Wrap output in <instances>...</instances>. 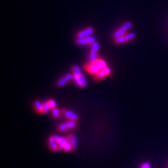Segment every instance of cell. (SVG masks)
I'll list each match as a JSON object with an SVG mask.
<instances>
[{
	"label": "cell",
	"instance_id": "cell-1",
	"mask_svg": "<svg viewBox=\"0 0 168 168\" xmlns=\"http://www.w3.org/2000/svg\"><path fill=\"white\" fill-rule=\"evenodd\" d=\"M107 62L102 59H98L95 61H90L84 65V69L89 73L95 75L97 74L102 69L105 68L107 66Z\"/></svg>",
	"mask_w": 168,
	"mask_h": 168
},
{
	"label": "cell",
	"instance_id": "cell-2",
	"mask_svg": "<svg viewBox=\"0 0 168 168\" xmlns=\"http://www.w3.org/2000/svg\"><path fill=\"white\" fill-rule=\"evenodd\" d=\"M72 72L73 74V80L80 87H85L87 86V81L83 76L81 68L78 65H74L72 67Z\"/></svg>",
	"mask_w": 168,
	"mask_h": 168
},
{
	"label": "cell",
	"instance_id": "cell-3",
	"mask_svg": "<svg viewBox=\"0 0 168 168\" xmlns=\"http://www.w3.org/2000/svg\"><path fill=\"white\" fill-rule=\"evenodd\" d=\"M111 69L110 68L109 66L107 65L105 68L102 69L101 70H100L98 72V73L94 75V80H103L105 77L110 76L111 73Z\"/></svg>",
	"mask_w": 168,
	"mask_h": 168
},
{
	"label": "cell",
	"instance_id": "cell-4",
	"mask_svg": "<svg viewBox=\"0 0 168 168\" xmlns=\"http://www.w3.org/2000/svg\"><path fill=\"white\" fill-rule=\"evenodd\" d=\"M94 32V29L91 27H86L85 29L80 30V32H78L76 34V38L77 39H82L92 36V34Z\"/></svg>",
	"mask_w": 168,
	"mask_h": 168
},
{
	"label": "cell",
	"instance_id": "cell-5",
	"mask_svg": "<svg viewBox=\"0 0 168 168\" xmlns=\"http://www.w3.org/2000/svg\"><path fill=\"white\" fill-rule=\"evenodd\" d=\"M73 80V74H72V73L65 74L64 76L60 78V79L58 80V82H57V86H58L59 87L64 86L66 83L70 82L71 80Z\"/></svg>",
	"mask_w": 168,
	"mask_h": 168
},
{
	"label": "cell",
	"instance_id": "cell-6",
	"mask_svg": "<svg viewBox=\"0 0 168 168\" xmlns=\"http://www.w3.org/2000/svg\"><path fill=\"white\" fill-rule=\"evenodd\" d=\"M62 115L64 118H67L69 120H72V121H77L78 120V115L72 111L66 109H62Z\"/></svg>",
	"mask_w": 168,
	"mask_h": 168
},
{
	"label": "cell",
	"instance_id": "cell-7",
	"mask_svg": "<svg viewBox=\"0 0 168 168\" xmlns=\"http://www.w3.org/2000/svg\"><path fill=\"white\" fill-rule=\"evenodd\" d=\"M94 42H96V38L94 36H90V37H87L85 38L76 39V43L78 45H87V44L91 45Z\"/></svg>",
	"mask_w": 168,
	"mask_h": 168
},
{
	"label": "cell",
	"instance_id": "cell-8",
	"mask_svg": "<svg viewBox=\"0 0 168 168\" xmlns=\"http://www.w3.org/2000/svg\"><path fill=\"white\" fill-rule=\"evenodd\" d=\"M48 146L51 151H58V142L55 140L53 136H51L48 139Z\"/></svg>",
	"mask_w": 168,
	"mask_h": 168
},
{
	"label": "cell",
	"instance_id": "cell-9",
	"mask_svg": "<svg viewBox=\"0 0 168 168\" xmlns=\"http://www.w3.org/2000/svg\"><path fill=\"white\" fill-rule=\"evenodd\" d=\"M66 138L68 139V141L69 142V143L72 146V147L74 150H76V149L77 146V139L76 138V136H73V135H69V136H66Z\"/></svg>",
	"mask_w": 168,
	"mask_h": 168
},
{
	"label": "cell",
	"instance_id": "cell-10",
	"mask_svg": "<svg viewBox=\"0 0 168 168\" xmlns=\"http://www.w3.org/2000/svg\"><path fill=\"white\" fill-rule=\"evenodd\" d=\"M43 105H44V103L42 102V101H40V100H35L34 102V109L38 113H42Z\"/></svg>",
	"mask_w": 168,
	"mask_h": 168
},
{
	"label": "cell",
	"instance_id": "cell-11",
	"mask_svg": "<svg viewBox=\"0 0 168 168\" xmlns=\"http://www.w3.org/2000/svg\"><path fill=\"white\" fill-rule=\"evenodd\" d=\"M66 124V126H67V128L68 130H72L75 129L77 127V123L76 121H72V120H69L65 122Z\"/></svg>",
	"mask_w": 168,
	"mask_h": 168
},
{
	"label": "cell",
	"instance_id": "cell-12",
	"mask_svg": "<svg viewBox=\"0 0 168 168\" xmlns=\"http://www.w3.org/2000/svg\"><path fill=\"white\" fill-rule=\"evenodd\" d=\"M125 31L124 30L122 29V28H119V29L116 30L114 33V34H113V37H114V38H120L121 36H124L125 34Z\"/></svg>",
	"mask_w": 168,
	"mask_h": 168
},
{
	"label": "cell",
	"instance_id": "cell-13",
	"mask_svg": "<svg viewBox=\"0 0 168 168\" xmlns=\"http://www.w3.org/2000/svg\"><path fill=\"white\" fill-rule=\"evenodd\" d=\"M62 115V111H61V110H59V108H53V109H51V115H52V117H53L55 119H58V118L60 117V115Z\"/></svg>",
	"mask_w": 168,
	"mask_h": 168
},
{
	"label": "cell",
	"instance_id": "cell-14",
	"mask_svg": "<svg viewBox=\"0 0 168 168\" xmlns=\"http://www.w3.org/2000/svg\"><path fill=\"white\" fill-rule=\"evenodd\" d=\"M136 34L133 32H131L129 34H125V42H129L132 41L133 39L136 38Z\"/></svg>",
	"mask_w": 168,
	"mask_h": 168
},
{
	"label": "cell",
	"instance_id": "cell-15",
	"mask_svg": "<svg viewBox=\"0 0 168 168\" xmlns=\"http://www.w3.org/2000/svg\"><path fill=\"white\" fill-rule=\"evenodd\" d=\"M99 50H100V44H99V43L96 42L94 44H91V47H90V51H94V52L98 53Z\"/></svg>",
	"mask_w": 168,
	"mask_h": 168
},
{
	"label": "cell",
	"instance_id": "cell-16",
	"mask_svg": "<svg viewBox=\"0 0 168 168\" xmlns=\"http://www.w3.org/2000/svg\"><path fill=\"white\" fill-rule=\"evenodd\" d=\"M131 27H132V22H130V21H127L125 24H122V26H121V28L124 30L125 32H127Z\"/></svg>",
	"mask_w": 168,
	"mask_h": 168
},
{
	"label": "cell",
	"instance_id": "cell-17",
	"mask_svg": "<svg viewBox=\"0 0 168 168\" xmlns=\"http://www.w3.org/2000/svg\"><path fill=\"white\" fill-rule=\"evenodd\" d=\"M57 129H58V131H59V132H65L66 130H68V128H67V126H66L65 122H64V123H62V124L59 125L58 127H57Z\"/></svg>",
	"mask_w": 168,
	"mask_h": 168
},
{
	"label": "cell",
	"instance_id": "cell-18",
	"mask_svg": "<svg viewBox=\"0 0 168 168\" xmlns=\"http://www.w3.org/2000/svg\"><path fill=\"white\" fill-rule=\"evenodd\" d=\"M89 59H90V61H95L98 59V53L97 52H94V51H91L90 52V56H89Z\"/></svg>",
	"mask_w": 168,
	"mask_h": 168
},
{
	"label": "cell",
	"instance_id": "cell-19",
	"mask_svg": "<svg viewBox=\"0 0 168 168\" xmlns=\"http://www.w3.org/2000/svg\"><path fill=\"white\" fill-rule=\"evenodd\" d=\"M115 42L116 44H121L125 43V35L121 36L120 38H118L115 39Z\"/></svg>",
	"mask_w": 168,
	"mask_h": 168
},
{
	"label": "cell",
	"instance_id": "cell-20",
	"mask_svg": "<svg viewBox=\"0 0 168 168\" xmlns=\"http://www.w3.org/2000/svg\"><path fill=\"white\" fill-rule=\"evenodd\" d=\"M50 107L48 105V103H47V101H45L44 102V105H43V111H42V113H47L48 112V111L50 110Z\"/></svg>",
	"mask_w": 168,
	"mask_h": 168
},
{
	"label": "cell",
	"instance_id": "cell-21",
	"mask_svg": "<svg viewBox=\"0 0 168 168\" xmlns=\"http://www.w3.org/2000/svg\"><path fill=\"white\" fill-rule=\"evenodd\" d=\"M47 103H48V105L50 107L51 109H53V108L56 107V102L52 99H49L47 100Z\"/></svg>",
	"mask_w": 168,
	"mask_h": 168
},
{
	"label": "cell",
	"instance_id": "cell-22",
	"mask_svg": "<svg viewBox=\"0 0 168 168\" xmlns=\"http://www.w3.org/2000/svg\"><path fill=\"white\" fill-rule=\"evenodd\" d=\"M140 168H151V166L150 164L149 163L146 162L144 163H142L141 165V167Z\"/></svg>",
	"mask_w": 168,
	"mask_h": 168
}]
</instances>
